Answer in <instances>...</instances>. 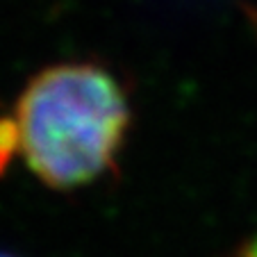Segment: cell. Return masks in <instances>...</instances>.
<instances>
[{
  "label": "cell",
  "instance_id": "1",
  "mask_svg": "<svg viewBox=\"0 0 257 257\" xmlns=\"http://www.w3.org/2000/svg\"><path fill=\"white\" fill-rule=\"evenodd\" d=\"M132 123L123 82L96 62L34 73L14 109L0 114V173L14 160L57 191L93 185L116 166Z\"/></svg>",
  "mask_w": 257,
  "mask_h": 257
},
{
  "label": "cell",
  "instance_id": "2",
  "mask_svg": "<svg viewBox=\"0 0 257 257\" xmlns=\"http://www.w3.org/2000/svg\"><path fill=\"white\" fill-rule=\"evenodd\" d=\"M241 257H257V237H252L250 241H248L246 246H243Z\"/></svg>",
  "mask_w": 257,
  "mask_h": 257
},
{
  "label": "cell",
  "instance_id": "3",
  "mask_svg": "<svg viewBox=\"0 0 257 257\" xmlns=\"http://www.w3.org/2000/svg\"><path fill=\"white\" fill-rule=\"evenodd\" d=\"M0 257H14V255H10V252H0Z\"/></svg>",
  "mask_w": 257,
  "mask_h": 257
}]
</instances>
